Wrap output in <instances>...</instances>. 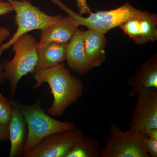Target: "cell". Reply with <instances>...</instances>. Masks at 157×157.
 Returning <instances> with one entry per match:
<instances>
[{"instance_id": "obj_1", "label": "cell", "mask_w": 157, "mask_h": 157, "mask_svg": "<svg viewBox=\"0 0 157 157\" xmlns=\"http://www.w3.org/2000/svg\"><path fill=\"white\" fill-rule=\"evenodd\" d=\"M33 76L36 81L33 88L36 89L48 83L53 96V102L47 112L52 116H61L65 110L83 95V86L79 78L70 73L64 63L47 69L36 70Z\"/></svg>"}, {"instance_id": "obj_2", "label": "cell", "mask_w": 157, "mask_h": 157, "mask_svg": "<svg viewBox=\"0 0 157 157\" xmlns=\"http://www.w3.org/2000/svg\"><path fill=\"white\" fill-rule=\"evenodd\" d=\"M17 102L28 128L27 137L22 155L33 148L45 137L54 133L76 128L72 123L57 120L46 113L41 107L40 100L33 105Z\"/></svg>"}, {"instance_id": "obj_3", "label": "cell", "mask_w": 157, "mask_h": 157, "mask_svg": "<svg viewBox=\"0 0 157 157\" xmlns=\"http://www.w3.org/2000/svg\"><path fill=\"white\" fill-rule=\"evenodd\" d=\"M75 21L77 25H83L89 29L107 33L112 29L120 26L124 23L132 19H148L157 15L146 11L136 9L128 2L124 4L117 9L106 11H98L89 14L84 17L75 13L67 7L64 10Z\"/></svg>"}, {"instance_id": "obj_4", "label": "cell", "mask_w": 157, "mask_h": 157, "mask_svg": "<svg viewBox=\"0 0 157 157\" xmlns=\"http://www.w3.org/2000/svg\"><path fill=\"white\" fill-rule=\"evenodd\" d=\"M14 57L4 68V76L10 83V95L15 97L21 78L28 73L33 74L38 59L36 39L29 33L24 34L13 43Z\"/></svg>"}, {"instance_id": "obj_5", "label": "cell", "mask_w": 157, "mask_h": 157, "mask_svg": "<svg viewBox=\"0 0 157 157\" xmlns=\"http://www.w3.org/2000/svg\"><path fill=\"white\" fill-rule=\"evenodd\" d=\"M8 2L11 3L16 13L15 23L17 29L12 38L0 46V57L5 51L9 49L23 35L34 30L45 29L63 17L61 14L50 16L45 14L27 0H9Z\"/></svg>"}, {"instance_id": "obj_6", "label": "cell", "mask_w": 157, "mask_h": 157, "mask_svg": "<svg viewBox=\"0 0 157 157\" xmlns=\"http://www.w3.org/2000/svg\"><path fill=\"white\" fill-rule=\"evenodd\" d=\"M146 137L132 129L122 131L111 123L102 157H150L144 145Z\"/></svg>"}, {"instance_id": "obj_7", "label": "cell", "mask_w": 157, "mask_h": 157, "mask_svg": "<svg viewBox=\"0 0 157 157\" xmlns=\"http://www.w3.org/2000/svg\"><path fill=\"white\" fill-rule=\"evenodd\" d=\"M75 128L54 133L42 139L33 148L24 153V157H66L82 135Z\"/></svg>"}, {"instance_id": "obj_8", "label": "cell", "mask_w": 157, "mask_h": 157, "mask_svg": "<svg viewBox=\"0 0 157 157\" xmlns=\"http://www.w3.org/2000/svg\"><path fill=\"white\" fill-rule=\"evenodd\" d=\"M137 96L129 129L145 135L148 130L157 128V88L144 89Z\"/></svg>"}, {"instance_id": "obj_9", "label": "cell", "mask_w": 157, "mask_h": 157, "mask_svg": "<svg viewBox=\"0 0 157 157\" xmlns=\"http://www.w3.org/2000/svg\"><path fill=\"white\" fill-rule=\"evenodd\" d=\"M12 115L9 125V140L11 142L9 157L21 156L26 140L28 128L17 102L10 100Z\"/></svg>"}, {"instance_id": "obj_10", "label": "cell", "mask_w": 157, "mask_h": 157, "mask_svg": "<svg viewBox=\"0 0 157 157\" xmlns=\"http://www.w3.org/2000/svg\"><path fill=\"white\" fill-rule=\"evenodd\" d=\"M128 83L131 87L128 95L136 97L140 91L145 88H157V55H154L140 65L136 74L129 77Z\"/></svg>"}, {"instance_id": "obj_11", "label": "cell", "mask_w": 157, "mask_h": 157, "mask_svg": "<svg viewBox=\"0 0 157 157\" xmlns=\"http://www.w3.org/2000/svg\"><path fill=\"white\" fill-rule=\"evenodd\" d=\"M78 26L69 16L62 17L58 21L41 30L37 47L51 42L67 44L78 29Z\"/></svg>"}, {"instance_id": "obj_12", "label": "cell", "mask_w": 157, "mask_h": 157, "mask_svg": "<svg viewBox=\"0 0 157 157\" xmlns=\"http://www.w3.org/2000/svg\"><path fill=\"white\" fill-rule=\"evenodd\" d=\"M105 34L93 30L83 32L85 52L90 70L101 66L106 58Z\"/></svg>"}, {"instance_id": "obj_13", "label": "cell", "mask_w": 157, "mask_h": 157, "mask_svg": "<svg viewBox=\"0 0 157 157\" xmlns=\"http://www.w3.org/2000/svg\"><path fill=\"white\" fill-rule=\"evenodd\" d=\"M83 32L78 29L68 42L67 60L69 67L82 76L90 70L85 52Z\"/></svg>"}, {"instance_id": "obj_14", "label": "cell", "mask_w": 157, "mask_h": 157, "mask_svg": "<svg viewBox=\"0 0 157 157\" xmlns=\"http://www.w3.org/2000/svg\"><path fill=\"white\" fill-rule=\"evenodd\" d=\"M67 44L51 42L38 48L36 70L52 67L66 60Z\"/></svg>"}, {"instance_id": "obj_15", "label": "cell", "mask_w": 157, "mask_h": 157, "mask_svg": "<svg viewBox=\"0 0 157 157\" xmlns=\"http://www.w3.org/2000/svg\"><path fill=\"white\" fill-rule=\"evenodd\" d=\"M102 148L98 139L82 133L66 157H102Z\"/></svg>"}, {"instance_id": "obj_16", "label": "cell", "mask_w": 157, "mask_h": 157, "mask_svg": "<svg viewBox=\"0 0 157 157\" xmlns=\"http://www.w3.org/2000/svg\"><path fill=\"white\" fill-rule=\"evenodd\" d=\"M157 39V17L140 20V34L135 43L144 45Z\"/></svg>"}, {"instance_id": "obj_17", "label": "cell", "mask_w": 157, "mask_h": 157, "mask_svg": "<svg viewBox=\"0 0 157 157\" xmlns=\"http://www.w3.org/2000/svg\"><path fill=\"white\" fill-rule=\"evenodd\" d=\"M12 115L11 101L3 95L0 91V125H8Z\"/></svg>"}, {"instance_id": "obj_18", "label": "cell", "mask_w": 157, "mask_h": 157, "mask_svg": "<svg viewBox=\"0 0 157 157\" xmlns=\"http://www.w3.org/2000/svg\"><path fill=\"white\" fill-rule=\"evenodd\" d=\"M140 20L132 19L124 23L120 26L124 33L135 42L140 34Z\"/></svg>"}, {"instance_id": "obj_19", "label": "cell", "mask_w": 157, "mask_h": 157, "mask_svg": "<svg viewBox=\"0 0 157 157\" xmlns=\"http://www.w3.org/2000/svg\"><path fill=\"white\" fill-rule=\"evenodd\" d=\"M144 145L150 157H157V138L147 137L144 141Z\"/></svg>"}, {"instance_id": "obj_20", "label": "cell", "mask_w": 157, "mask_h": 157, "mask_svg": "<svg viewBox=\"0 0 157 157\" xmlns=\"http://www.w3.org/2000/svg\"><path fill=\"white\" fill-rule=\"evenodd\" d=\"M79 15L90 14L92 13L86 0H76Z\"/></svg>"}, {"instance_id": "obj_21", "label": "cell", "mask_w": 157, "mask_h": 157, "mask_svg": "<svg viewBox=\"0 0 157 157\" xmlns=\"http://www.w3.org/2000/svg\"><path fill=\"white\" fill-rule=\"evenodd\" d=\"M13 11H14V9L11 3L0 0V16L9 14Z\"/></svg>"}, {"instance_id": "obj_22", "label": "cell", "mask_w": 157, "mask_h": 157, "mask_svg": "<svg viewBox=\"0 0 157 157\" xmlns=\"http://www.w3.org/2000/svg\"><path fill=\"white\" fill-rule=\"evenodd\" d=\"M9 61L7 59H4L0 61V85H4L6 83L7 80L4 76V70Z\"/></svg>"}, {"instance_id": "obj_23", "label": "cell", "mask_w": 157, "mask_h": 157, "mask_svg": "<svg viewBox=\"0 0 157 157\" xmlns=\"http://www.w3.org/2000/svg\"><path fill=\"white\" fill-rule=\"evenodd\" d=\"M9 125H0V142L9 140Z\"/></svg>"}, {"instance_id": "obj_24", "label": "cell", "mask_w": 157, "mask_h": 157, "mask_svg": "<svg viewBox=\"0 0 157 157\" xmlns=\"http://www.w3.org/2000/svg\"><path fill=\"white\" fill-rule=\"evenodd\" d=\"M11 33L10 31L6 28L0 27V46L3 44V42L6 40Z\"/></svg>"}, {"instance_id": "obj_25", "label": "cell", "mask_w": 157, "mask_h": 157, "mask_svg": "<svg viewBox=\"0 0 157 157\" xmlns=\"http://www.w3.org/2000/svg\"><path fill=\"white\" fill-rule=\"evenodd\" d=\"M7 1H9V0H7ZM20 1H23V0H20Z\"/></svg>"}]
</instances>
